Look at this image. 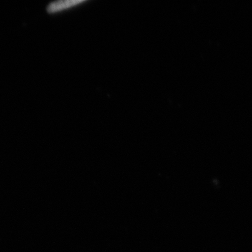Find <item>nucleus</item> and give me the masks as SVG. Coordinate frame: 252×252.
<instances>
[{
  "label": "nucleus",
  "instance_id": "1",
  "mask_svg": "<svg viewBox=\"0 0 252 252\" xmlns=\"http://www.w3.org/2000/svg\"><path fill=\"white\" fill-rule=\"evenodd\" d=\"M85 2L84 0H79V1H73V0H68V1H59L51 3L48 6L47 11L49 14H56L60 11H64L66 9H72L74 6L83 4Z\"/></svg>",
  "mask_w": 252,
  "mask_h": 252
}]
</instances>
